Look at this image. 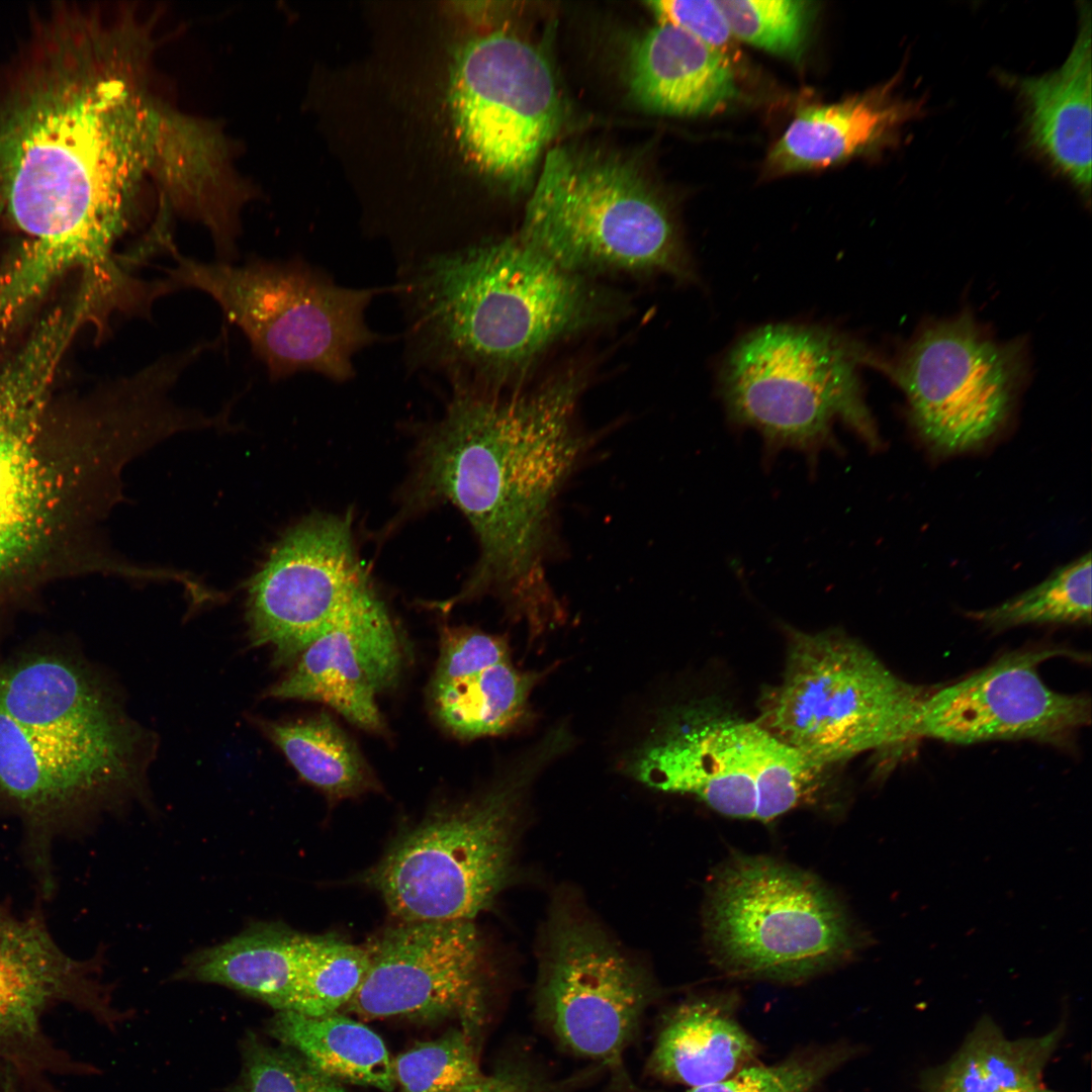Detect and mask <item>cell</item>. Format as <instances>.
Returning a JSON list of instances; mask_svg holds the SVG:
<instances>
[{
  "label": "cell",
  "instance_id": "484cf974",
  "mask_svg": "<svg viewBox=\"0 0 1092 1092\" xmlns=\"http://www.w3.org/2000/svg\"><path fill=\"white\" fill-rule=\"evenodd\" d=\"M305 937L280 923H254L222 943L188 956L174 977L221 985L276 1011L289 1010Z\"/></svg>",
  "mask_w": 1092,
  "mask_h": 1092
},
{
  "label": "cell",
  "instance_id": "9c48e42d",
  "mask_svg": "<svg viewBox=\"0 0 1092 1092\" xmlns=\"http://www.w3.org/2000/svg\"><path fill=\"white\" fill-rule=\"evenodd\" d=\"M930 690L901 678L839 631L793 632L783 678L764 697L757 722L826 767L917 739Z\"/></svg>",
  "mask_w": 1092,
  "mask_h": 1092
},
{
  "label": "cell",
  "instance_id": "9a60e30c",
  "mask_svg": "<svg viewBox=\"0 0 1092 1092\" xmlns=\"http://www.w3.org/2000/svg\"><path fill=\"white\" fill-rule=\"evenodd\" d=\"M453 102L474 160L518 187L536 169L561 116L549 63L532 44L506 32L478 37L462 51Z\"/></svg>",
  "mask_w": 1092,
  "mask_h": 1092
},
{
  "label": "cell",
  "instance_id": "44dd1931",
  "mask_svg": "<svg viewBox=\"0 0 1092 1092\" xmlns=\"http://www.w3.org/2000/svg\"><path fill=\"white\" fill-rule=\"evenodd\" d=\"M1076 41L1058 70L1036 77L1001 74L1024 107L1031 146L1085 196L1091 192V10L1080 7Z\"/></svg>",
  "mask_w": 1092,
  "mask_h": 1092
},
{
  "label": "cell",
  "instance_id": "1f68e13d",
  "mask_svg": "<svg viewBox=\"0 0 1092 1092\" xmlns=\"http://www.w3.org/2000/svg\"><path fill=\"white\" fill-rule=\"evenodd\" d=\"M732 35L758 49L799 60L815 7L809 1L716 0Z\"/></svg>",
  "mask_w": 1092,
  "mask_h": 1092
},
{
  "label": "cell",
  "instance_id": "cb8c5ba5",
  "mask_svg": "<svg viewBox=\"0 0 1092 1092\" xmlns=\"http://www.w3.org/2000/svg\"><path fill=\"white\" fill-rule=\"evenodd\" d=\"M1066 1031L1064 1018L1042 1034L1009 1038L983 1015L948 1060L924 1072L921 1092H1061L1043 1075Z\"/></svg>",
  "mask_w": 1092,
  "mask_h": 1092
},
{
  "label": "cell",
  "instance_id": "83f0119b",
  "mask_svg": "<svg viewBox=\"0 0 1092 1092\" xmlns=\"http://www.w3.org/2000/svg\"><path fill=\"white\" fill-rule=\"evenodd\" d=\"M267 1032L338 1081L393 1092L392 1059L381 1037L344 1013L307 1016L277 1011Z\"/></svg>",
  "mask_w": 1092,
  "mask_h": 1092
},
{
  "label": "cell",
  "instance_id": "4dcf8cb0",
  "mask_svg": "<svg viewBox=\"0 0 1092 1092\" xmlns=\"http://www.w3.org/2000/svg\"><path fill=\"white\" fill-rule=\"evenodd\" d=\"M368 965L364 946L338 936L307 935L289 1010L307 1016L340 1012L359 989Z\"/></svg>",
  "mask_w": 1092,
  "mask_h": 1092
},
{
  "label": "cell",
  "instance_id": "ac0fdd59",
  "mask_svg": "<svg viewBox=\"0 0 1092 1092\" xmlns=\"http://www.w3.org/2000/svg\"><path fill=\"white\" fill-rule=\"evenodd\" d=\"M1058 656L1079 655L1056 646L1019 649L961 680L931 689L922 704L917 738L958 745L997 740L1068 745L1090 724L1091 700L1044 684L1039 666Z\"/></svg>",
  "mask_w": 1092,
  "mask_h": 1092
},
{
  "label": "cell",
  "instance_id": "f546056e",
  "mask_svg": "<svg viewBox=\"0 0 1092 1092\" xmlns=\"http://www.w3.org/2000/svg\"><path fill=\"white\" fill-rule=\"evenodd\" d=\"M1091 569L1088 552L1022 594L968 616L996 631L1023 625H1089Z\"/></svg>",
  "mask_w": 1092,
  "mask_h": 1092
},
{
  "label": "cell",
  "instance_id": "603a6c76",
  "mask_svg": "<svg viewBox=\"0 0 1092 1092\" xmlns=\"http://www.w3.org/2000/svg\"><path fill=\"white\" fill-rule=\"evenodd\" d=\"M758 1053L729 1002L699 998L663 1020L647 1068L657 1079L694 1088L732 1076L753 1064Z\"/></svg>",
  "mask_w": 1092,
  "mask_h": 1092
},
{
  "label": "cell",
  "instance_id": "8fae6325",
  "mask_svg": "<svg viewBox=\"0 0 1092 1092\" xmlns=\"http://www.w3.org/2000/svg\"><path fill=\"white\" fill-rule=\"evenodd\" d=\"M705 921L721 965L751 978L806 979L857 946L847 915L820 882L766 857H735L720 870Z\"/></svg>",
  "mask_w": 1092,
  "mask_h": 1092
},
{
  "label": "cell",
  "instance_id": "7c38bea8",
  "mask_svg": "<svg viewBox=\"0 0 1092 1092\" xmlns=\"http://www.w3.org/2000/svg\"><path fill=\"white\" fill-rule=\"evenodd\" d=\"M103 965L101 952L68 954L40 906L16 914L0 901V1092H58L66 1078L96 1072L55 1042L44 1019L69 1006L110 1029L123 1022Z\"/></svg>",
  "mask_w": 1092,
  "mask_h": 1092
},
{
  "label": "cell",
  "instance_id": "8d00e7d4",
  "mask_svg": "<svg viewBox=\"0 0 1092 1092\" xmlns=\"http://www.w3.org/2000/svg\"><path fill=\"white\" fill-rule=\"evenodd\" d=\"M457 1092H548L545 1084L522 1067L500 1068L490 1075L481 1074Z\"/></svg>",
  "mask_w": 1092,
  "mask_h": 1092
},
{
  "label": "cell",
  "instance_id": "ffe728a7",
  "mask_svg": "<svg viewBox=\"0 0 1092 1092\" xmlns=\"http://www.w3.org/2000/svg\"><path fill=\"white\" fill-rule=\"evenodd\" d=\"M0 711L26 729L72 740L112 738L135 725L87 664L57 650L0 664Z\"/></svg>",
  "mask_w": 1092,
  "mask_h": 1092
},
{
  "label": "cell",
  "instance_id": "6da1fadb",
  "mask_svg": "<svg viewBox=\"0 0 1092 1092\" xmlns=\"http://www.w3.org/2000/svg\"><path fill=\"white\" fill-rule=\"evenodd\" d=\"M98 34L79 14L53 15L0 98V208L24 237L0 288L21 306L73 270L106 291L132 279L116 246L158 117Z\"/></svg>",
  "mask_w": 1092,
  "mask_h": 1092
},
{
  "label": "cell",
  "instance_id": "e0dca14e",
  "mask_svg": "<svg viewBox=\"0 0 1092 1092\" xmlns=\"http://www.w3.org/2000/svg\"><path fill=\"white\" fill-rule=\"evenodd\" d=\"M364 979L344 1011L362 1019L482 1017L487 986L483 939L472 920L400 921L364 946Z\"/></svg>",
  "mask_w": 1092,
  "mask_h": 1092
},
{
  "label": "cell",
  "instance_id": "d6986e66",
  "mask_svg": "<svg viewBox=\"0 0 1092 1092\" xmlns=\"http://www.w3.org/2000/svg\"><path fill=\"white\" fill-rule=\"evenodd\" d=\"M401 663L396 629L371 588L301 651L267 695L322 703L355 726L383 734L377 697L396 681Z\"/></svg>",
  "mask_w": 1092,
  "mask_h": 1092
},
{
  "label": "cell",
  "instance_id": "8992f818",
  "mask_svg": "<svg viewBox=\"0 0 1092 1092\" xmlns=\"http://www.w3.org/2000/svg\"><path fill=\"white\" fill-rule=\"evenodd\" d=\"M874 357L832 329L767 325L730 349L720 392L729 419L756 430L768 448L814 454L835 445L833 424L840 421L876 449L881 438L858 376Z\"/></svg>",
  "mask_w": 1092,
  "mask_h": 1092
},
{
  "label": "cell",
  "instance_id": "4fadbf2b",
  "mask_svg": "<svg viewBox=\"0 0 1092 1092\" xmlns=\"http://www.w3.org/2000/svg\"><path fill=\"white\" fill-rule=\"evenodd\" d=\"M912 424L936 453L973 449L1003 426L1027 375L1021 339L994 338L970 313L925 326L891 360Z\"/></svg>",
  "mask_w": 1092,
  "mask_h": 1092
},
{
  "label": "cell",
  "instance_id": "5b68a950",
  "mask_svg": "<svg viewBox=\"0 0 1092 1092\" xmlns=\"http://www.w3.org/2000/svg\"><path fill=\"white\" fill-rule=\"evenodd\" d=\"M526 243L563 269L695 278L672 214L629 162L568 147L545 155L526 204Z\"/></svg>",
  "mask_w": 1092,
  "mask_h": 1092
},
{
  "label": "cell",
  "instance_id": "3957f363",
  "mask_svg": "<svg viewBox=\"0 0 1092 1092\" xmlns=\"http://www.w3.org/2000/svg\"><path fill=\"white\" fill-rule=\"evenodd\" d=\"M411 294L432 350L488 376L528 367L610 314L605 292L520 237L431 255Z\"/></svg>",
  "mask_w": 1092,
  "mask_h": 1092
},
{
  "label": "cell",
  "instance_id": "d4e9b609",
  "mask_svg": "<svg viewBox=\"0 0 1092 1092\" xmlns=\"http://www.w3.org/2000/svg\"><path fill=\"white\" fill-rule=\"evenodd\" d=\"M905 113L885 90L803 108L770 150L766 169L780 175L843 162L878 143Z\"/></svg>",
  "mask_w": 1092,
  "mask_h": 1092
},
{
  "label": "cell",
  "instance_id": "30bf717a",
  "mask_svg": "<svg viewBox=\"0 0 1092 1092\" xmlns=\"http://www.w3.org/2000/svg\"><path fill=\"white\" fill-rule=\"evenodd\" d=\"M624 768L648 787L764 822L814 801L825 770L757 721L689 708L664 715Z\"/></svg>",
  "mask_w": 1092,
  "mask_h": 1092
},
{
  "label": "cell",
  "instance_id": "f1b7e54d",
  "mask_svg": "<svg viewBox=\"0 0 1092 1092\" xmlns=\"http://www.w3.org/2000/svg\"><path fill=\"white\" fill-rule=\"evenodd\" d=\"M261 728L300 778L330 800L380 790L356 743L329 714L292 722H262Z\"/></svg>",
  "mask_w": 1092,
  "mask_h": 1092
},
{
  "label": "cell",
  "instance_id": "7a4b0ae2",
  "mask_svg": "<svg viewBox=\"0 0 1092 1092\" xmlns=\"http://www.w3.org/2000/svg\"><path fill=\"white\" fill-rule=\"evenodd\" d=\"M583 388L571 373L506 396L460 390L423 438L404 510L451 503L479 544L444 610L492 595L533 636L564 618L547 567L559 550V497L595 446L577 423Z\"/></svg>",
  "mask_w": 1092,
  "mask_h": 1092
},
{
  "label": "cell",
  "instance_id": "e575fe53",
  "mask_svg": "<svg viewBox=\"0 0 1092 1092\" xmlns=\"http://www.w3.org/2000/svg\"><path fill=\"white\" fill-rule=\"evenodd\" d=\"M229 1092H347L294 1051L267 1043L254 1031L241 1042V1069Z\"/></svg>",
  "mask_w": 1092,
  "mask_h": 1092
},
{
  "label": "cell",
  "instance_id": "d590c367",
  "mask_svg": "<svg viewBox=\"0 0 1092 1092\" xmlns=\"http://www.w3.org/2000/svg\"><path fill=\"white\" fill-rule=\"evenodd\" d=\"M648 5L659 22L673 24L720 52L730 41L732 33L716 0H663Z\"/></svg>",
  "mask_w": 1092,
  "mask_h": 1092
},
{
  "label": "cell",
  "instance_id": "52a82bcc",
  "mask_svg": "<svg viewBox=\"0 0 1092 1092\" xmlns=\"http://www.w3.org/2000/svg\"><path fill=\"white\" fill-rule=\"evenodd\" d=\"M59 366L47 350L22 346L0 368V601L38 566L76 520L93 518L101 472L93 446L65 445L46 432Z\"/></svg>",
  "mask_w": 1092,
  "mask_h": 1092
},
{
  "label": "cell",
  "instance_id": "4316f807",
  "mask_svg": "<svg viewBox=\"0 0 1092 1092\" xmlns=\"http://www.w3.org/2000/svg\"><path fill=\"white\" fill-rule=\"evenodd\" d=\"M543 672L518 668L512 658L432 679V712L460 739L500 735L517 728L529 713V698Z\"/></svg>",
  "mask_w": 1092,
  "mask_h": 1092
},
{
  "label": "cell",
  "instance_id": "7402d4cb",
  "mask_svg": "<svg viewBox=\"0 0 1092 1092\" xmlns=\"http://www.w3.org/2000/svg\"><path fill=\"white\" fill-rule=\"evenodd\" d=\"M627 74L633 99L665 115L712 114L738 95L727 57L667 22H659L633 44Z\"/></svg>",
  "mask_w": 1092,
  "mask_h": 1092
},
{
  "label": "cell",
  "instance_id": "836d02e7",
  "mask_svg": "<svg viewBox=\"0 0 1092 1092\" xmlns=\"http://www.w3.org/2000/svg\"><path fill=\"white\" fill-rule=\"evenodd\" d=\"M855 1052L844 1043L810 1048L772 1065L753 1063L722 1081L689 1092H814Z\"/></svg>",
  "mask_w": 1092,
  "mask_h": 1092
},
{
  "label": "cell",
  "instance_id": "ba28073f",
  "mask_svg": "<svg viewBox=\"0 0 1092 1092\" xmlns=\"http://www.w3.org/2000/svg\"><path fill=\"white\" fill-rule=\"evenodd\" d=\"M170 253L175 266L158 279L161 295L192 288L211 296L272 379L307 370L345 380L352 356L373 341L364 322L373 290L338 286L300 262L234 265L196 261L175 246Z\"/></svg>",
  "mask_w": 1092,
  "mask_h": 1092
},
{
  "label": "cell",
  "instance_id": "d6a6232c",
  "mask_svg": "<svg viewBox=\"0 0 1092 1092\" xmlns=\"http://www.w3.org/2000/svg\"><path fill=\"white\" fill-rule=\"evenodd\" d=\"M396 1092H457L481 1075L469 1030L454 1029L392 1059Z\"/></svg>",
  "mask_w": 1092,
  "mask_h": 1092
},
{
  "label": "cell",
  "instance_id": "2e32d148",
  "mask_svg": "<svg viewBox=\"0 0 1092 1092\" xmlns=\"http://www.w3.org/2000/svg\"><path fill=\"white\" fill-rule=\"evenodd\" d=\"M369 589L350 515L304 518L280 537L249 581L251 644L270 647L275 665L292 664Z\"/></svg>",
  "mask_w": 1092,
  "mask_h": 1092
},
{
  "label": "cell",
  "instance_id": "277c9868",
  "mask_svg": "<svg viewBox=\"0 0 1092 1092\" xmlns=\"http://www.w3.org/2000/svg\"><path fill=\"white\" fill-rule=\"evenodd\" d=\"M549 731L485 791L433 810L405 829L367 874L400 921L472 920L513 873L521 806L531 782L570 745Z\"/></svg>",
  "mask_w": 1092,
  "mask_h": 1092
},
{
  "label": "cell",
  "instance_id": "5bb4252c",
  "mask_svg": "<svg viewBox=\"0 0 1092 1092\" xmlns=\"http://www.w3.org/2000/svg\"><path fill=\"white\" fill-rule=\"evenodd\" d=\"M537 1006L566 1048L615 1069L653 988L607 935L574 907L557 902L547 923Z\"/></svg>",
  "mask_w": 1092,
  "mask_h": 1092
}]
</instances>
